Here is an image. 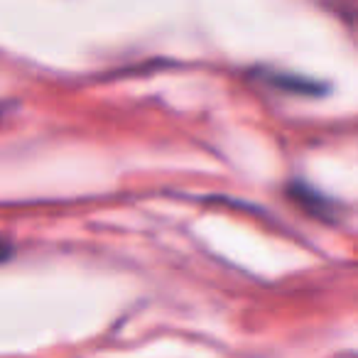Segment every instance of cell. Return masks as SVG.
<instances>
[{"instance_id": "cell-1", "label": "cell", "mask_w": 358, "mask_h": 358, "mask_svg": "<svg viewBox=\"0 0 358 358\" xmlns=\"http://www.w3.org/2000/svg\"><path fill=\"white\" fill-rule=\"evenodd\" d=\"M289 196H292L299 206H304L309 214L319 216V219H327V221L331 219V214H329L331 201L324 199V196H319L317 192L309 189V187H304L302 182H289Z\"/></svg>"}, {"instance_id": "cell-2", "label": "cell", "mask_w": 358, "mask_h": 358, "mask_svg": "<svg viewBox=\"0 0 358 358\" xmlns=\"http://www.w3.org/2000/svg\"><path fill=\"white\" fill-rule=\"evenodd\" d=\"M263 79L268 84L278 86L282 91H292V94H322L324 86L317 84V81L307 79V76H297V74H280V71H270V74H263Z\"/></svg>"}]
</instances>
